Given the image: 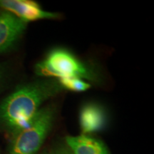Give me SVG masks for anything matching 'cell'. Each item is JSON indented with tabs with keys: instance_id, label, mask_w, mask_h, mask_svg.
Masks as SVG:
<instances>
[{
	"instance_id": "1",
	"label": "cell",
	"mask_w": 154,
	"mask_h": 154,
	"mask_svg": "<svg viewBox=\"0 0 154 154\" xmlns=\"http://www.w3.org/2000/svg\"><path fill=\"white\" fill-rule=\"evenodd\" d=\"M62 89L59 82L51 79L19 86L0 104V123L14 134L27 128L44 102Z\"/></svg>"
},
{
	"instance_id": "2",
	"label": "cell",
	"mask_w": 154,
	"mask_h": 154,
	"mask_svg": "<svg viewBox=\"0 0 154 154\" xmlns=\"http://www.w3.org/2000/svg\"><path fill=\"white\" fill-rule=\"evenodd\" d=\"M54 113L53 106L42 109L29 126L14 134L8 154H36L52 126Z\"/></svg>"
},
{
	"instance_id": "3",
	"label": "cell",
	"mask_w": 154,
	"mask_h": 154,
	"mask_svg": "<svg viewBox=\"0 0 154 154\" xmlns=\"http://www.w3.org/2000/svg\"><path fill=\"white\" fill-rule=\"evenodd\" d=\"M44 61L49 70L50 78L59 79L63 77H78L88 80L94 78L89 69L66 49H54Z\"/></svg>"
},
{
	"instance_id": "4",
	"label": "cell",
	"mask_w": 154,
	"mask_h": 154,
	"mask_svg": "<svg viewBox=\"0 0 154 154\" xmlns=\"http://www.w3.org/2000/svg\"><path fill=\"white\" fill-rule=\"evenodd\" d=\"M0 8L27 23L40 19H56L58 14L44 10L38 3L30 0H0Z\"/></svg>"
},
{
	"instance_id": "5",
	"label": "cell",
	"mask_w": 154,
	"mask_h": 154,
	"mask_svg": "<svg viewBox=\"0 0 154 154\" xmlns=\"http://www.w3.org/2000/svg\"><path fill=\"white\" fill-rule=\"evenodd\" d=\"M27 23L8 11L0 12V53L8 51L18 42Z\"/></svg>"
},
{
	"instance_id": "6",
	"label": "cell",
	"mask_w": 154,
	"mask_h": 154,
	"mask_svg": "<svg viewBox=\"0 0 154 154\" xmlns=\"http://www.w3.org/2000/svg\"><path fill=\"white\" fill-rule=\"evenodd\" d=\"M106 114L103 108L96 103L84 105L80 111V127L84 134L100 131L106 124Z\"/></svg>"
},
{
	"instance_id": "7",
	"label": "cell",
	"mask_w": 154,
	"mask_h": 154,
	"mask_svg": "<svg viewBox=\"0 0 154 154\" xmlns=\"http://www.w3.org/2000/svg\"><path fill=\"white\" fill-rule=\"evenodd\" d=\"M66 141L73 154H109L101 140L86 135L67 136Z\"/></svg>"
},
{
	"instance_id": "8",
	"label": "cell",
	"mask_w": 154,
	"mask_h": 154,
	"mask_svg": "<svg viewBox=\"0 0 154 154\" xmlns=\"http://www.w3.org/2000/svg\"><path fill=\"white\" fill-rule=\"evenodd\" d=\"M62 88L72 91H85L91 87L88 83L78 77H63L57 80Z\"/></svg>"
},
{
	"instance_id": "9",
	"label": "cell",
	"mask_w": 154,
	"mask_h": 154,
	"mask_svg": "<svg viewBox=\"0 0 154 154\" xmlns=\"http://www.w3.org/2000/svg\"><path fill=\"white\" fill-rule=\"evenodd\" d=\"M5 77V70L2 66L0 65V87L2 86V84L4 82Z\"/></svg>"
},
{
	"instance_id": "10",
	"label": "cell",
	"mask_w": 154,
	"mask_h": 154,
	"mask_svg": "<svg viewBox=\"0 0 154 154\" xmlns=\"http://www.w3.org/2000/svg\"><path fill=\"white\" fill-rule=\"evenodd\" d=\"M54 154H73V153L67 149H58L57 151H56Z\"/></svg>"
}]
</instances>
